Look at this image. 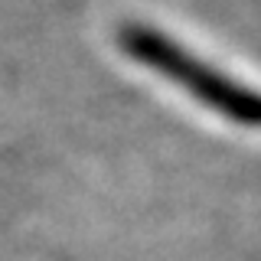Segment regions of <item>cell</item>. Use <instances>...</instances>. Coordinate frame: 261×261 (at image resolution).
<instances>
[{
	"label": "cell",
	"mask_w": 261,
	"mask_h": 261,
	"mask_svg": "<svg viewBox=\"0 0 261 261\" xmlns=\"http://www.w3.org/2000/svg\"><path fill=\"white\" fill-rule=\"evenodd\" d=\"M118 39L130 59L144 62L153 72H163L170 82L186 88L206 108L225 114L228 121H239V124H261V95L258 92L232 82L228 75L216 72L212 65L199 62L196 56H190L183 46H176L163 33L144 27V23H124Z\"/></svg>",
	"instance_id": "1"
}]
</instances>
